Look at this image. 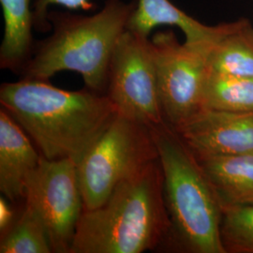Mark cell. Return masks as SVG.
<instances>
[{"label":"cell","instance_id":"cell-1","mask_svg":"<svg viewBox=\"0 0 253 253\" xmlns=\"http://www.w3.org/2000/svg\"><path fill=\"white\" fill-rule=\"evenodd\" d=\"M0 103L42 157L77 163L118 114L106 94L65 90L29 78L3 83Z\"/></svg>","mask_w":253,"mask_h":253},{"label":"cell","instance_id":"cell-2","mask_svg":"<svg viewBox=\"0 0 253 253\" xmlns=\"http://www.w3.org/2000/svg\"><path fill=\"white\" fill-rule=\"evenodd\" d=\"M171 222L160 159L122 181L97 208L84 209L71 253H142L167 244Z\"/></svg>","mask_w":253,"mask_h":253},{"label":"cell","instance_id":"cell-3","mask_svg":"<svg viewBox=\"0 0 253 253\" xmlns=\"http://www.w3.org/2000/svg\"><path fill=\"white\" fill-rule=\"evenodd\" d=\"M137 0H106L92 15L50 10L52 34L39 42L21 75L49 81L55 73H79L87 89L106 94L109 67Z\"/></svg>","mask_w":253,"mask_h":253},{"label":"cell","instance_id":"cell-4","mask_svg":"<svg viewBox=\"0 0 253 253\" xmlns=\"http://www.w3.org/2000/svg\"><path fill=\"white\" fill-rule=\"evenodd\" d=\"M151 130L171 222L165 247L181 253H225L220 240L222 208L195 155L166 123Z\"/></svg>","mask_w":253,"mask_h":253},{"label":"cell","instance_id":"cell-5","mask_svg":"<svg viewBox=\"0 0 253 253\" xmlns=\"http://www.w3.org/2000/svg\"><path fill=\"white\" fill-rule=\"evenodd\" d=\"M158 159L151 127L118 114L77 163L84 209L101 206L118 184Z\"/></svg>","mask_w":253,"mask_h":253},{"label":"cell","instance_id":"cell-6","mask_svg":"<svg viewBox=\"0 0 253 253\" xmlns=\"http://www.w3.org/2000/svg\"><path fill=\"white\" fill-rule=\"evenodd\" d=\"M220 37L181 43L173 31L165 30L156 32L149 39L163 118L174 130L205 109L204 90L209 73V54Z\"/></svg>","mask_w":253,"mask_h":253},{"label":"cell","instance_id":"cell-7","mask_svg":"<svg viewBox=\"0 0 253 253\" xmlns=\"http://www.w3.org/2000/svg\"><path fill=\"white\" fill-rule=\"evenodd\" d=\"M106 95L118 115L149 127L165 123L149 39L126 30L109 67Z\"/></svg>","mask_w":253,"mask_h":253},{"label":"cell","instance_id":"cell-8","mask_svg":"<svg viewBox=\"0 0 253 253\" xmlns=\"http://www.w3.org/2000/svg\"><path fill=\"white\" fill-rule=\"evenodd\" d=\"M24 201L43 222L53 253H71L84 208L77 163L42 157L27 179Z\"/></svg>","mask_w":253,"mask_h":253},{"label":"cell","instance_id":"cell-9","mask_svg":"<svg viewBox=\"0 0 253 253\" xmlns=\"http://www.w3.org/2000/svg\"><path fill=\"white\" fill-rule=\"evenodd\" d=\"M175 131L193 153H253V113L204 109Z\"/></svg>","mask_w":253,"mask_h":253},{"label":"cell","instance_id":"cell-10","mask_svg":"<svg viewBox=\"0 0 253 253\" xmlns=\"http://www.w3.org/2000/svg\"><path fill=\"white\" fill-rule=\"evenodd\" d=\"M42 154L31 138L9 113L0 109V191L11 203L25 199L29 175Z\"/></svg>","mask_w":253,"mask_h":253},{"label":"cell","instance_id":"cell-11","mask_svg":"<svg viewBox=\"0 0 253 253\" xmlns=\"http://www.w3.org/2000/svg\"><path fill=\"white\" fill-rule=\"evenodd\" d=\"M222 211L253 205V153L195 154Z\"/></svg>","mask_w":253,"mask_h":253},{"label":"cell","instance_id":"cell-12","mask_svg":"<svg viewBox=\"0 0 253 253\" xmlns=\"http://www.w3.org/2000/svg\"><path fill=\"white\" fill-rule=\"evenodd\" d=\"M160 26L178 27L185 35V42H199L221 36L229 23L207 26L181 10L170 0H137L126 30L149 39L152 30Z\"/></svg>","mask_w":253,"mask_h":253},{"label":"cell","instance_id":"cell-13","mask_svg":"<svg viewBox=\"0 0 253 253\" xmlns=\"http://www.w3.org/2000/svg\"><path fill=\"white\" fill-rule=\"evenodd\" d=\"M4 35L0 46V68L22 73L34 51V14L31 0H0Z\"/></svg>","mask_w":253,"mask_h":253},{"label":"cell","instance_id":"cell-14","mask_svg":"<svg viewBox=\"0 0 253 253\" xmlns=\"http://www.w3.org/2000/svg\"><path fill=\"white\" fill-rule=\"evenodd\" d=\"M209 73L230 76H253V27L247 19L230 23L212 48Z\"/></svg>","mask_w":253,"mask_h":253},{"label":"cell","instance_id":"cell-15","mask_svg":"<svg viewBox=\"0 0 253 253\" xmlns=\"http://www.w3.org/2000/svg\"><path fill=\"white\" fill-rule=\"evenodd\" d=\"M204 108L253 113V76L208 73L204 90Z\"/></svg>","mask_w":253,"mask_h":253},{"label":"cell","instance_id":"cell-16","mask_svg":"<svg viewBox=\"0 0 253 253\" xmlns=\"http://www.w3.org/2000/svg\"><path fill=\"white\" fill-rule=\"evenodd\" d=\"M0 253H53L43 222L36 212L26 204L8 233L1 236Z\"/></svg>","mask_w":253,"mask_h":253},{"label":"cell","instance_id":"cell-17","mask_svg":"<svg viewBox=\"0 0 253 253\" xmlns=\"http://www.w3.org/2000/svg\"><path fill=\"white\" fill-rule=\"evenodd\" d=\"M220 240L225 253H253V205L222 211Z\"/></svg>","mask_w":253,"mask_h":253},{"label":"cell","instance_id":"cell-18","mask_svg":"<svg viewBox=\"0 0 253 253\" xmlns=\"http://www.w3.org/2000/svg\"><path fill=\"white\" fill-rule=\"evenodd\" d=\"M54 5L62 6L71 10L90 11L95 9V5L90 0H36L33 5L35 30L43 33L52 30V26L48 21V13L49 8Z\"/></svg>","mask_w":253,"mask_h":253},{"label":"cell","instance_id":"cell-19","mask_svg":"<svg viewBox=\"0 0 253 253\" xmlns=\"http://www.w3.org/2000/svg\"><path fill=\"white\" fill-rule=\"evenodd\" d=\"M11 202L6 197L0 198V234L1 236L6 235L14 223L18 214L10 205Z\"/></svg>","mask_w":253,"mask_h":253}]
</instances>
